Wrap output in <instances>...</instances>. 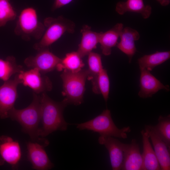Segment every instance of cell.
Wrapping results in <instances>:
<instances>
[{
    "mask_svg": "<svg viewBox=\"0 0 170 170\" xmlns=\"http://www.w3.org/2000/svg\"><path fill=\"white\" fill-rule=\"evenodd\" d=\"M41 119L42 126L39 128L38 135L42 138L56 131L67 130L68 124L63 115L65 107L68 105L64 100L55 102L50 98L45 92L40 96Z\"/></svg>",
    "mask_w": 170,
    "mask_h": 170,
    "instance_id": "cell-1",
    "label": "cell"
},
{
    "mask_svg": "<svg viewBox=\"0 0 170 170\" xmlns=\"http://www.w3.org/2000/svg\"><path fill=\"white\" fill-rule=\"evenodd\" d=\"M9 117L18 122L21 126L22 130L28 134L32 140L37 139L39 138V125L41 119L40 96L33 93L31 103L22 109L14 107L9 113Z\"/></svg>",
    "mask_w": 170,
    "mask_h": 170,
    "instance_id": "cell-2",
    "label": "cell"
},
{
    "mask_svg": "<svg viewBox=\"0 0 170 170\" xmlns=\"http://www.w3.org/2000/svg\"><path fill=\"white\" fill-rule=\"evenodd\" d=\"M76 128L80 130H88L97 132L101 136L124 139L127 138V133L131 131L129 126L118 128L112 120L110 110L108 109L90 120L77 124Z\"/></svg>",
    "mask_w": 170,
    "mask_h": 170,
    "instance_id": "cell-3",
    "label": "cell"
},
{
    "mask_svg": "<svg viewBox=\"0 0 170 170\" xmlns=\"http://www.w3.org/2000/svg\"><path fill=\"white\" fill-rule=\"evenodd\" d=\"M63 82V99L68 104L80 105L83 101L87 70L82 69L77 72L63 71L60 75Z\"/></svg>",
    "mask_w": 170,
    "mask_h": 170,
    "instance_id": "cell-4",
    "label": "cell"
},
{
    "mask_svg": "<svg viewBox=\"0 0 170 170\" xmlns=\"http://www.w3.org/2000/svg\"><path fill=\"white\" fill-rule=\"evenodd\" d=\"M44 26L47 28L39 42L34 48L38 51L48 47L59 39L66 32L72 33L75 31L73 22L60 16L56 18L48 17L44 20Z\"/></svg>",
    "mask_w": 170,
    "mask_h": 170,
    "instance_id": "cell-5",
    "label": "cell"
},
{
    "mask_svg": "<svg viewBox=\"0 0 170 170\" xmlns=\"http://www.w3.org/2000/svg\"><path fill=\"white\" fill-rule=\"evenodd\" d=\"M44 30V25L38 21L35 9L29 7L21 12L14 32L26 40L30 39L31 37L38 39L41 38Z\"/></svg>",
    "mask_w": 170,
    "mask_h": 170,
    "instance_id": "cell-6",
    "label": "cell"
},
{
    "mask_svg": "<svg viewBox=\"0 0 170 170\" xmlns=\"http://www.w3.org/2000/svg\"><path fill=\"white\" fill-rule=\"evenodd\" d=\"M49 144V142L47 139L40 138L27 143V157L34 169L47 170L54 167L44 148Z\"/></svg>",
    "mask_w": 170,
    "mask_h": 170,
    "instance_id": "cell-7",
    "label": "cell"
},
{
    "mask_svg": "<svg viewBox=\"0 0 170 170\" xmlns=\"http://www.w3.org/2000/svg\"><path fill=\"white\" fill-rule=\"evenodd\" d=\"M21 83L17 74L14 79L4 82L0 86V118L9 117V114L14 107L18 97L17 88Z\"/></svg>",
    "mask_w": 170,
    "mask_h": 170,
    "instance_id": "cell-8",
    "label": "cell"
},
{
    "mask_svg": "<svg viewBox=\"0 0 170 170\" xmlns=\"http://www.w3.org/2000/svg\"><path fill=\"white\" fill-rule=\"evenodd\" d=\"M17 75L21 83L29 87L37 94L52 90V83L49 77L43 75L37 68L21 71Z\"/></svg>",
    "mask_w": 170,
    "mask_h": 170,
    "instance_id": "cell-9",
    "label": "cell"
},
{
    "mask_svg": "<svg viewBox=\"0 0 170 170\" xmlns=\"http://www.w3.org/2000/svg\"><path fill=\"white\" fill-rule=\"evenodd\" d=\"M34 56L26 58L24 63L28 67L37 68L44 74L56 69L61 59L50 52L48 48L38 51Z\"/></svg>",
    "mask_w": 170,
    "mask_h": 170,
    "instance_id": "cell-10",
    "label": "cell"
},
{
    "mask_svg": "<svg viewBox=\"0 0 170 170\" xmlns=\"http://www.w3.org/2000/svg\"><path fill=\"white\" fill-rule=\"evenodd\" d=\"M21 156L19 142L12 138L3 135L0 137V165L5 162L16 168Z\"/></svg>",
    "mask_w": 170,
    "mask_h": 170,
    "instance_id": "cell-11",
    "label": "cell"
},
{
    "mask_svg": "<svg viewBox=\"0 0 170 170\" xmlns=\"http://www.w3.org/2000/svg\"><path fill=\"white\" fill-rule=\"evenodd\" d=\"M98 140L109 152L112 169L121 170L124 158V143L111 136H100Z\"/></svg>",
    "mask_w": 170,
    "mask_h": 170,
    "instance_id": "cell-12",
    "label": "cell"
},
{
    "mask_svg": "<svg viewBox=\"0 0 170 170\" xmlns=\"http://www.w3.org/2000/svg\"><path fill=\"white\" fill-rule=\"evenodd\" d=\"M144 130L151 140L161 170H170V155L167 145L155 131L153 126L145 125Z\"/></svg>",
    "mask_w": 170,
    "mask_h": 170,
    "instance_id": "cell-13",
    "label": "cell"
},
{
    "mask_svg": "<svg viewBox=\"0 0 170 170\" xmlns=\"http://www.w3.org/2000/svg\"><path fill=\"white\" fill-rule=\"evenodd\" d=\"M140 89L138 95L141 98L151 97L159 90L164 89L170 90L168 85H164L160 81L145 69H140Z\"/></svg>",
    "mask_w": 170,
    "mask_h": 170,
    "instance_id": "cell-14",
    "label": "cell"
},
{
    "mask_svg": "<svg viewBox=\"0 0 170 170\" xmlns=\"http://www.w3.org/2000/svg\"><path fill=\"white\" fill-rule=\"evenodd\" d=\"M124 158L123 170H142L143 160L139 145L135 139L130 144L124 143Z\"/></svg>",
    "mask_w": 170,
    "mask_h": 170,
    "instance_id": "cell-15",
    "label": "cell"
},
{
    "mask_svg": "<svg viewBox=\"0 0 170 170\" xmlns=\"http://www.w3.org/2000/svg\"><path fill=\"white\" fill-rule=\"evenodd\" d=\"M119 37L120 41L117 47L127 55L129 62L131 63L136 51L135 41L139 39L140 35L135 30L126 27L123 29Z\"/></svg>",
    "mask_w": 170,
    "mask_h": 170,
    "instance_id": "cell-16",
    "label": "cell"
},
{
    "mask_svg": "<svg viewBox=\"0 0 170 170\" xmlns=\"http://www.w3.org/2000/svg\"><path fill=\"white\" fill-rule=\"evenodd\" d=\"M81 32L82 37L77 52L82 58L96 48L97 45L99 43L101 32L92 31L91 27L88 25L83 26Z\"/></svg>",
    "mask_w": 170,
    "mask_h": 170,
    "instance_id": "cell-17",
    "label": "cell"
},
{
    "mask_svg": "<svg viewBox=\"0 0 170 170\" xmlns=\"http://www.w3.org/2000/svg\"><path fill=\"white\" fill-rule=\"evenodd\" d=\"M141 133L143 144L142 170H161L157 158L149 141L148 133L144 130H142Z\"/></svg>",
    "mask_w": 170,
    "mask_h": 170,
    "instance_id": "cell-18",
    "label": "cell"
},
{
    "mask_svg": "<svg viewBox=\"0 0 170 170\" xmlns=\"http://www.w3.org/2000/svg\"><path fill=\"white\" fill-rule=\"evenodd\" d=\"M116 11L121 15L128 12L139 13L143 18L146 19L151 14L152 8L149 5H145L143 0H127L118 2L116 5Z\"/></svg>",
    "mask_w": 170,
    "mask_h": 170,
    "instance_id": "cell-19",
    "label": "cell"
},
{
    "mask_svg": "<svg viewBox=\"0 0 170 170\" xmlns=\"http://www.w3.org/2000/svg\"><path fill=\"white\" fill-rule=\"evenodd\" d=\"M123 29V25L118 23L108 31L101 32L99 43L102 54L105 55H110L111 48L117 43V40Z\"/></svg>",
    "mask_w": 170,
    "mask_h": 170,
    "instance_id": "cell-20",
    "label": "cell"
},
{
    "mask_svg": "<svg viewBox=\"0 0 170 170\" xmlns=\"http://www.w3.org/2000/svg\"><path fill=\"white\" fill-rule=\"evenodd\" d=\"M88 55V69L87 70V79L91 82L93 92L95 94H100L98 79L100 72L103 68L101 56L99 54L92 52Z\"/></svg>",
    "mask_w": 170,
    "mask_h": 170,
    "instance_id": "cell-21",
    "label": "cell"
},
{
    "mask_svg": "<svg viewBox=\"0 0 170 170\" xmlns=\"http://www.w3.org/2000/svg\"><path fill=\"white\" fill-rule=\"evenodd\" d=\"M170 58V51H157L153 54L144 55L139 58L138 61L140 69H144L151 71L156 66L163 63Z\"/></svg>",
    "mask_w": 170,
    "mask_h": 170,
    "instance_id": "cell-22",
    "label": "cell"
},
{
    "mask_svg": "<svg viewBox=\"0 0 170 170\" xmlns=\"http://www.w3.org/2000/svg\"><path fill=\"white\" fill-rule=\"evenodd\" d=\"M82 58L77 51L67 53L63 58L61 59L56 69L59 71L79 72L82 69L84 65Z\"/></svg>",
    "mask_w": 170,
    "mask_h": 170,
    "instance_id": "cell-23",
    "label": "cell"
},
{
    "mask_svg": "<svg viewBox=\"0 0 170 170\" xmlns=\"http://www.w3.org/2000/svg\"><path fill=\"white\" fill-rule=\"evenodd\" d=\"M23 70L22 66L17 64L14 56H8L5 60L0 59V79L4 82Z\"/></svg>",
    "mask_w": 170,
    "mask_h": 170,
    "instance_id": "cell-24",
    "label": "cell"
},
{
    "mask_svg": "<svg viewBox=\"0 0 170 170\" xmlns=\"http://www.w3.org/2000/svg\"><path fill=\"white\" fill-rule=\"evenodd\" d=\"M158 122L153 126L157 133L170 149V116H160L158 119Z\"/></svg>",
    "mask_w": 170,
    "mask_h": 170,
    "instance_id": "cell-25",
    "label": "cell"
},
{
    "mask_svg": "<svg viewBox=\"0 0 170 170\" xmlns=\"http://www.w3.org/2000/svg\"><path fill=\"white\" fill-rule=\"evenodd\" d=\"M16 13L8 0H0V27L15 19Z\"/></svg>",
    "mask_w": 170,
    "mask_h": 170,
    "instance_id": "cell-26",
    "label": "cell"
},
{
    "mask_svg": "<svg viewBox=\"0 0 170 170\" xmlns=\"http://www.w3.org/2000/svg\"><path fill=\"white\" fill-rule=\"evenodd\" d=\"M98 86L100 93L106 102L109 97L110 90V81L107 71L103 68L99 74Z\"/></svg>",
    "mask_w": 170,
    "mask_h": 170,
    "instance_id": "cell-27",
    "label": "cell"
},
{
    "mask_svg": "<svg viewBox=\"0 0 170 170\" xmlns=\"http://www.w3.org/2000/svg\"><path fill=\"white\" fill-rule=\"evenodd\" d=\"M73 0H55L52 7V9L60 8L70 3Z\"/></svg>",
    "mask_w": 170,
    "mask_h": 170,
    "instance_id": "cell-28",
    "label": "cell"
},
{
    "mask_svg": "<svg viewBox=\"0 0 170 170\" xmlns=\"http://www.w3.org/2000/svg\"><path fill=\"white\" fill-rule=\"evenodd\" d=\"M162 6H166L170 3V0H156Z\"/></svg>",
    "mask_w": 170,
    "mask_h": 170,
    "instance_id": "cell-29",
    "label": "cell"
}]
</instances>
